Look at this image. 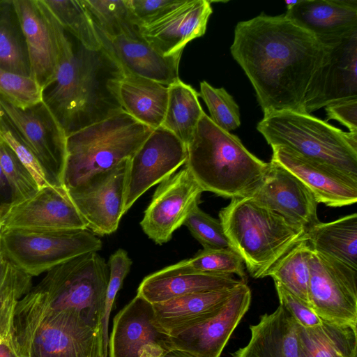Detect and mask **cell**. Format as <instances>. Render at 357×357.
<instances>
[{
	"label": "cell",
	"instance_id": "1",
	"mask_svg": "<svg viewBox=\"0 0 357 357\" xmlns=\"http://www.w3.org/2000/svg\"><path fill=\"white\" fill-rule=\"evenodd\" d=\"M230 51L251 82L264 116L304 112L307 89L326 52L312 33L284 15L261 13L236 24Z\"/></svg>",
	"mask_w": 357,
	"mask_h": 357
},
{
	"label": "cell",
	"instance_id": "2",
	"mask_svg": "<svg viewBox=\"0 0 357 357\" xmlns=\"http://www.w3.org/2000/svg\"><path fill=\"white\" fill-rule=\"evenodd\" d=\"M123 75L103 46L90 50L73 43L54 79L43 89V102L68 136L124 111L118 96Z\"/></svg>",
	"mask_w": 357,
	"mask_h": 357
},
{
	"label": "cell",
	"instance_id": "3",
	"mask_svg": "<svg viewBox=\"0 0 357 357\" xmlns=\"http://www.w3.org/2000/svg\"><path fill=\"white\" fill-rule=\"evenodd\" d=\"M186 149L185 166L202 190L225 198L251 197L270 167L237 136L215 125L206 113Z\"/></svg>",
	"mask_w": 357,
	"mask_h": 357
},
{
	"label": "cell",
	"instance_id": "4",
	"mask_svg": "<svg viewBox=\"0 0 357 357\" xmlns=\"http://www.w3.org/2000/svg\"><path fill=\"white\" fill-rule=\"evenodd\" d=\"M20 357H98L102 326L93 328L72 310L47 306L30 290L20 300L13 319Z\"/></svg>",
	"mask_w": 357,
	"mask_h": 357
},
{
	"label": "cell",
	"instance_id": "5",
	"mask_svg": "<svg viewBox=\"0 0 357 357\" xmlns=\"http://www.w3.org/2000/svg\"><path fill=\"white\" fill-rule=\"evenodd\" d=\"M219 220L231 248L255 279L265 278L305 234L252 197L231 199Z\"/></svg>",
	"mask_w": 357,
	"mask_h": 357
},
{
	"label": "cell",
	"instance_id": "6",
	"mask_svg": "<svg viewBox=\"0 0 357 357\" xmlns=\"http://www.w3.org/2000/svg\"><path fill=\"white\" fill-rule=\"evenodd\" d=\"M152 130L123 111L67 136L65 188L131 158Z\"/></svg>",
	"mask_w": 357,
	"mask_h": 357
},
{
	"label": "cell",
	"instance_id": "7",
	"mask_svg": "<svg viewBox=\"0 0 357 357\" xmlns=\"http://www.w3.org/2000/svg\"><path fill=\"white\" fill-rule=\"evenodd\" d=\"M257 129L271 147L288 148L357 177L356 132H344L310 114L289 110L264 116Z\"/></svg>",
	"mask_w": 357,
	"mask_h": 357
},
{
	"label": "cell",
	"instance_id": "8",
	"mask_svg": "<svg viewBox=\"0 0 357 357\" xmlns=\"http://www.w3.org/2000/svg\"><path fill=\"white\" fill-rule=\"evenodd\" d=\"M109 268L96 252H88L49 269L31 290L47 306L72 310L88 325L102 326Z\"/></svg>",
	"mask_w": 357,
	"mask_h": 357
},
{
	"label": "cell",
	"instance_id": "9",
	"mask_svg": "<svg viewBox=\"0 0 357 357\" xmlns=\"http://www.w3.org/2000/svg\"><path fill=\"white\" fill-rule=\"evenodd\" d=\"M102 247V241L87 229H2L0 237L3 256L31 277Z\"/></svg>",
	"mask_w": 357,
	"mask_h": 357
},
{
	"label": "cell",
	"instance_id": "10",
	"mask_svg": "<svg viewBox=\"0 0 357 357\" xmlns=\"http://www.w3.org/2000/svg\"><path fill=\"white\" fill-rule=\"evenodd\" d=\"M0 109L17 135L36 156L52 185L64 187L67 136L46 105L41 101L22 109L0 94Z\"/></svg>",
	"mask_w": 357,
	"mask_h": 357
},
{
	"label": "cell",
	"instance_id": "11",
	"mask_svg": "<svg viewBox=\"0 0 357 357\" xmlns=\"http://www.w3.org/2000/svg\"><path fill=\"white\" fill-rule=\"evenodd\" d=\"M308 296L322 320L357 326V269L310 249Z\"/></svg>",
	"mask_w": 357,
	"mask_h": 357
},
{
	"label": "cell",
	"instance_id": "12",
	"mask_svg": "<svg viewBox=\"0 0 357 357\" xmlns=\"http://www.w3.org/2000/svg\"><path fill=\"white\" fill-rule=\"evenodd\" d=\"M24 36L30 77L43 89L54 78L73 42L43 0H13Z\"/></svg>",
	"mask_w": 357,
	"mask_h": 357
},
{
	"label": "cell",
	"instance_id": "13",
	"mask_svg": "<svg viewBox=\"0 0 357 357\" xmlns=\"http://www.w3.org/2000/svg\"><path fill=\"white\" fill-rule=\"evenodd\" d=\"M326 52L303 102L307 114L344 100L357 98V29L323 43Z\"/></svg>",
	"mask_w": 357,
	"mask_h": 357
},
{
	"label": "cell",
	"instance_id": "14",
	"mask_svg": "<svg viewBox=\"0 0 357 357\" xmlns=\"http://www.w3.org/2000/svg\"><path fill=\"white\" fill-rule=\"evenodd\" d=\"M130 159L93 174L82 183L67 190L86 225L95 235L116 231L122 216Z\"/></svg>",
	"mask_w": 357,
	"mask_h": 357
},
{
	"label": "cell",
	"instance_id": "15",
	"mask_svg": "<svg viewBox=\"0 0 357 357\" xmlns=\"http://www.w3.org/2000/svg\"><path fill=\"white\" fill-rule=\"evenodd\" d=\"M187 160L185 144L172 132L159 127L130 159L123 212L153 185L174 174Z\"/></svg>",
	"mask_w": 357,
	"mask_h": 357
},
{
	"label": "cell",
	"instance_id": "16",
	"mask_svg": "<svg viewBox=\"0 0 357 357\" xmlns=\"http://www.w3.org/2000/svg\"><path fill=\"white\" fill-rule=\"evenodd\" d=\"M203 192L185 166L162 181L140 222L144 234L156 244L168 242L199 204Z\"/></svg>",
	"mask_w": 357,
	"mask_h": 357
},
{
	"label": "cell",
	"instance_id": "17",
	"mask_svg": "<svg viewBox=\"0 0 357 357\" xmlns=\"http://www.w3.org/2000/svg\"><path fill=\"white\" fill-rule=\"evenodd\" d=\"M251 298V290L246 282L238 285L208 318L175 336H169L172 348L195 357H220L231 334L248 312Z\"/></svg>",
	"mask_w": 357,
	"mask_h": 357
},
{
	"label": "cell",
	"instance_id": "18",
	"mask_svg": "<svg viewBox=\"0 0 357 357\" xmlns=\"http://www.w3.org/2000/svg\"><path fill=\"white\" fill-rule=\"evenodd\" d=\"M153 317L152 304L137 294L114 318L109 357H160L172 349L169 336Z\"/></svg>",
	"mask_w": 357,
	"mask_h": 357
},
{
	"label": "cell",
	"instance_id": "19",
	"mask_svg": "<svg viewBox=\"0 0 357 357\" xmlns=\"http://www.w3.org/2000/svg\"><path fill=\"white\" fill-rule=\"evenodd\" d=\"M269 163L263 183L251 197L306 233L320 222L318 202L299 178L275 161Z\"/></svg>",
	"mask_w": 357,
	"mask_h": 357
},
{
	"label": "cell",
	"instance_id": "20",
	"mask_svg": "<svg viewBox=\"0 0 357 357\" xmlns=\"http://www.w3.org/2000/svg\"><path fill=\"white\" fill-rule=\"evenodd\" d=\"M2 229H76L86 225L65 187L47 185L10 206L0 220Z\"/></svg>",
	"mask_w": 357,
	"mask_h": 357
},
{
	"label": "cell",
	"instance_id": "21",
	"mask_svg": "<svg viewBox=\"0 0 357 357\" xmlns=\"http://www.w3.org/2000/svg\"><path fill=\"white\" fill-rule=\"evenodd\" d=\"M271 160L292 173L312 192L319 203L330 207L357 202V177L333 166L303 157L284 147H271Z\"/></svg>",
	"mask_w": 357,
	"mask_h": 357
},
{
	"label": "cell",
	"instance_id": "22",
	"mask_svg": "<svg viewBox=\"0 0 357 357\" xmlns=\"http://www.w3.org/2000/svg\"><path fill=\"white\" fill-rule=\"evenodd\" d=\"M213 13L211 1L184 0L160 18L139 26L142 38L164 56L183 52L191 40L204 35Z\"/></svg>",
	"mask_w": 357,
	"mask_h": 357
},
{
	"label": "cell",
	"instance_id": "23",
	"mask_svg": "<svg viewBox=\"0 0 357 357\" xmlns=\"http://www.w3.org/2000/svg\"><path fill=\"white\" fill-rule=\"evenodd\" d=\"M244 282L230 275L197 271L184 259L145 277L137 294L155 304L190 294L231 289Z\"/></svg>",
	"mask_w": 357,
	"mask_h": 357
},
{
	"label": "cell",
	"instance_id": "24",
	"mask_svg": "<svg viewBox=\"0 0 357 357\" xmlns=\"http://www.w3.org/2000/svg\"><path fill=\"white\" fill-rule=\"evenodd\" d=\"M100 38L102 46L119 63L124 74L139 76L166 86L180 79L178 66L182 52L164 56L143 38L124 36L112 40Z\"/></svg>",
	"mask_w": 357,
	"mask_h": 357
},
{
	"label": "cell",
	"instance_id": "25",
	"mask_svg": "<svg viewBox=\"0 0 357 357\" xmlns=\"http://www.w3.org/2000/svg\"><path fill=\"white\" fill-rule=\"evenodd\" d=\"M284 15L324 43L357 29V0H300Z\"/></svg>",
	"mask_w": 357,
	"mask_h": 357
},
{
	"label": "cell",
	"instance_id": "26",
	"mask_svg": "<svg viewBox=\"0 0 357 357\" xmlns=\"http://www.w3.org/2000/svg\"><path fill=\"white\" fill-rule=\"evenodd\" d=\"M247 344L231 354L232 357H303L300 351L296 321L280 305L273 312L261 315L250 326Z\"/></svg>",
	"mask_w": 357,
	"mask_h": 357
},
{
	"label": "cell",
	"instance_id": "27",
	"mask_svg": "<svg viewBox=\"0 0 357 357\" xmlns=\"http://www.w3.org/2000/svg\"><path fill=\"white\" fill-rule=\"evenodd\" d=\"M236 287L190 294L152 304L153 324L164 333L175 336L212 315Z\"/></svg>",
	"mask_w": 357,
	"mask_h": 357
},
{
	"label": "cell",
	"instance_id": "28",
	"mask_svg": "<svg viewBox=\"0 0 357 357\" xmlns=\"http://www.w3.org/2000/svg\"><path fill=\"white\" fill-rule=\"evenodd\" d=\"M118 96L123 110L136 121L153 130L161 127L167 107L168 86L124 74L119 82Z\"/></svg>",
	"mask_w": 357,
	"mask_h": 357
},
{
	"label": "cell",
	"instance_id": "29",
	"mask_svg": "<svg viewBox=\"0 0 357 357\" xmlns=\"http://www.w3.org/2000/svg\"><path fill=\"white\" fill-rule=\"evenodd\" d=\"M312 250L357 269V214L319 222L303 236Z\"/></svg>",
	"mask_w": 357,
	"mask_h": 357
},
{
	"label": "cell",
	"instance_id": "30",
	"mask_svg": "<svg viewBox=\"0 0 357 357\" xmlns=\"http://www.w3.org/2000/svg\"><path fill=\"white\" fill-rule=\"evenodd\" d=\"M303 357H357V326L322 320L307 328L296 322Z\"/></svg>",
	"mask_w": 357,
	"mask_h": 357
},
{
	"label": "cell",
	"instance_id": "31",
	"mask_svg": "<svg viewBox=\"0 0 357 357\" xmlns=\"http://www.w3.org/2000/svg\"><path fill=\"white\" fill-rule=\"evenodd\" d=\"M168 88L167 107L161 127L172 132L186 146L205 112L198 99L199 93L190 85L178 79Z\"/></svg>",
	"mask_w": 357,
	"mask_h": 357
},
{
	"label": "cell",
	"instance_id": "32",
	"mask_svg": "<svg viewBox=\"0 0 357 357\" xmlns=\"http://www.w3.org/2000/svg\"><path fill=\"white\" fill-rule=\"evenodd\" d=\"M0 69L30 77L26 45L13 0H0Z\"/></svg>",
	"mask_w": 357,
	"mask_h": 357
},
{
	"label": "cell",
	"instance_id": "33",
	"mask_svg": "<svg viewBox=\"0 0 357 357\" xmlns=\"http://www.w3.org/2000/svg\"><path fill=\"white\" fill-rule=\"evenodd\" d=\"M81 1L100 38L112 40L124 36L131 38H142L129 0Z\"/></svg>",
	"mask_w": 357,
	"mask_h": 357
},
{
	"label": "cell",
	"instance_id": "34",
	"mask_svg": "<svg viewBox=\"0 0 357 357\" xmlns=\"http://www.w3.org/2000/svg\"><path fill=\"white\" fill-rule=\"evenodd\" d=\"M310 248L303 238L284 254L266 273L274 282L310 306L308 289L310 269L308 259Z\"/></svg>",
	"mask_w": 357,
	"mask_h": 357
},
{
	"label": "cell",
	"instance_id": "35",
	"mask_svg": "<svg viewBox=\"0 0 357 357\" xmlns=\"http://www.w3.org/2000/svg\"><path fill=\"white\" fill-rule=\"evenodd\" d=\"M63 29L90 50L102 44L95 24L81 0H43Z\"/></svg>",
	"mask_w": 357,
	"mask_h": 357
},
{
	"label": "cell",
	"instance_id": "36",
	"mask_svg": "<svg viewBox=\"0 0 357 357\" xmlns=\"http://www.w3.org/2000/svg\"><path fill=\"white\" fill-rule=\"evenodd\" d=\"M199 96L208 107L209 118L218 127L230 132L241 126L239 107L224 88H215L203 81Z\"/></svg>",
	"mask_w": 357,
	"mask_h": 357
},
{
	"label": "cell",
	"instance_id": "37",
	"mask_svg": "<svg viewBox=\"0 0 357 357\" xmlns=\"http://www.w3.org/2000/svg\"><path fill=\"white\" fill-rule=\"evenodd\" d=\"M0 165L12 191V206L31 197L38 191L39 187L31 174L1 139Z\"/></svg>",
	"mask_w": 357,
	"mask_h": 357
},
{
	"label": "cell",
	"instance_id": "38",
	"mask_svg": "<svg viewBox=\"0 0 357 357\" xmlns=\"http://www.w3.org/2000/svg\"><path fill=\"white\" fill-rule=\"evenodd\" d=\"M195 270L208 273L236 275L246 282L245 264L241 257L231 248L203 249L187 259Z\"/></svg>",
	"mask_w": 357,
	"mask_h": 357
},
{
	"label": "cell",
	"instance_id": "39",
	"mask_svg": "<svg viewBox=\"0 0 357 357\" xmlns=\"http://www.w3.org/2000/svg\"><path fill=\"white\" fill-rule=\"evenodd\" d=\"M132 261L128 252L119 248L109 257L107 265L109 268V280L107 287L105 307L102 320V350L104 357L108 355L109 319L117 293L121 289L123 280L129 273Z\"/></svg>",
	"mask_w": 357,
	"mask_h": 357
},
{
	"label": "cell",
	"instance_id": "40",
	"mask_svg": "<svg viewBox=\"0 0 357 357\" xmlns=\"http://www.w3.org/2000/svg\"><path fill=\"white\" fill-rule=\"evenodd\" d=\"M183 225L203 249L231 248L220 220L203 211L199 204L193 206Z\"/></svg>",
	"mask_w": 357,
	"mask_h": 357
},
{
	"label": "cell",
	"instance_id": "41",
	"mask_svg": "<svg viewBox=\"0 0 357 357\" xmlns=\"http://www.w3.org/2000/svg\"><path fill=\"white\" fill-rule=\"evenodd\" d=\"M0 94L17 107L26 109L43 101V88L33 79L0 69Z\"/></svg>",
	"mask_w": 357,
	"mask_h": 357
},
{
	"label": "cell",
	"instance_id": "42",
	"mask_svg": "<svg viewBox=\"0 0 357 357\" xmlns=\"http://www.w3.org/2000/svg\"><path fill=\"white\" fill-rule=\"evenodd\" d=\"M0 139L14 151L36 180L39 189L52 185L41 165L7 122L0 109Z\"/></svg>",
	"mask_w": 357,
	"mask_h": 357
},
{
	"label": "cell",
	"instance_id": "43",
	"mask_svg": "<svg viewBox=\"0 0 357 357\" xmlns=\"http://www.w3.org/2000/svg\"><path fill=\"white\" fill-rule=\"evenodd\" d=\"M280 305L284 307L303 327L310 328L321 324L320 319L310 305L294 296L282 284L274 282Z\"/></svg>",
	"mask_w": 357,
	"mask_h": 357
},
{
	"label": "cell",
	"instance_id": "44",
	"mask_svg": "<svg viewBox=\"0 0 357 357\" xmlns=\"http://www.w3.org/2000/svg\"><path fill=\"white\" fill-rule=\"evenodd\" d=\"M184 0H129L132 12L142 26L160 18Z\"/></svg>",
	"mask_w": 357,
	"mask_h": 357
},
{
	"label": "cell",
	"instance_id": "45",
	"mask_svg": "<svg viewBox=\"0 0 357 357\" xmlns=\"http://www.w3.org/2000/svg\"><path fill=\"white\" fill-rule=\"evenodd\" d=\"M327 122L336 120L347 127L349 132L357 133V98L344 100L325 107Z\"/></svg>",
	"mask_w": 357,
	"mask_h": 357
},
{
	"label": "cell",
	"instance_id": "46",
	"mask_svg": "<svg viewBox=\"0 0 357 357\" xmlns=\"http://www.w3.org/2000/svg\"><path fill=\"white\" fill-rule=\"evenodd\" d=\"M12 191L0 165V220L12 206Z\"/></svg>",
	"mask_w": 357,
	"mask_h": 357
},
{
	"label": "cell",
	"instance_id": "47",
	"mask_svg": "<svg viewBox=\"0 0 357 357\" xmlns=\"http://www.w3.org/2000/svg\"><path fill=\"white\" fill-rule=\"evenodd\" d=\"M0 357H20L14 342L13 334L4 337L1 341Z\"/></svg>",
	"mask_w": 357,
	"mask_h": 357
},
{
	"label": "cell",
	"instance_id": "48",
	"mask_svg": "<svg viewBox=\"0 0 357 357\" xmlns=\"http://www.w3.org/2000/svg\"><path fill=\"white\" fill-rule=\"evenodd\" d=\"M160 357H195L183 351L172 349Z\"/></svg>",
	"mask_w": 357,
	"mask_h": 357
},
{
	"label": "cell",
	"instance_id": "49",
	"mask_svg": "<svg viewBox=\"0 0 357 357\" xmlns=\"http://www.w3.org/2000/svg\"><path fill=\"white\" fill-rule=\"evenodd\" d=\"M300 0H286L284 1L285 6L287 7V10L291 9L294 6H296Z\"/></svg>",
	"mask_w": 357,
	"mask_h": 357
},
{
	"label": "cell",
	"instance_id": "50",
	"mask_svg": "<svg viewBox=\"0 0 357 357\" xmlns=\"http://www.w3.org/2000/svg\"><path fill=\"white\" fill-rule=\"evenodd\" d=\"M98 357H104V355H103V352L102 351H100L99 354H98Z\"/></svg>",
	"mask_w": 357,
	"mask_h": 357
},
{
	"label": "cell",
	"instance_id": "51",
	"mask_svg": "<svg viewBox=\"0 0 357 357\" xmlns=\"http://www.w3.org/2000/svg\"><path fill=\"white\" fill-rule=\"evenodd\" d=\"M1 230H2V227H1V225L0 222V237H1Z\"/></svg>",
	"mask_w": 357,
	"mask_h": 357
},
{
	"label": "cell",
	"instance_id": "52",
	"mask_svg": "<svg viewBox=\"0 0 357 357\" xmlns=\"http://www.w3.org/2000/svg\"><path fill=\"white\" fill-rule=\"evenodd\" d=\"M1 140V139H0Z\"/></svg>",
	"mask_w": 357,
	"mask_h": 357
}]
</instances>
